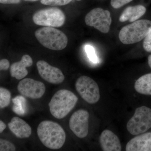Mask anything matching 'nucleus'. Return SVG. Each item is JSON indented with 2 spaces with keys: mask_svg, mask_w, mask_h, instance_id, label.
<instances>
[{
  "mask_svg": "<svg viewBox=\"0 0 151 151\" xmlns=\"http://www.w3.org/2000/svg\"><path fill=\"white\" fill-rule=\"evenodd\" d=\"M37 134L42 143L51 150H58L64 145L66 135L59 124L50 121L41 122L37 127Z\"/></svg>",
  "mask_w": 151,
  "mask_h": 151,
  "instance_id": "f257e3e1",
  "label": "nucleus"
},
{
  "mask_svg": "<svg viewBox=\"0 0 151 151\" xmlns=\"http://www.w3.org/2000/svg\"><path fill=\"white\" fill-rule=\"evenodd\" d=\"M78 100V97L71 91L60 89L55 93L49 103L50 111L56 119H63L72 111Z\"/></svg>",
  "mask_w": 151,
  "mask_h": 151,
  "instance_id": "f03ea898",
  "label": "nucleus"
},
{
  "mask_svg": "<svg viewBox=\"0 0 151 151\" xmlns=\"http://www.w3.org/2000/svg\"><path fill=\"white\" fill-rule=\"evenodd\" d=\"M35 36L42 46L52 50H62L67 46L68 42L65 34L53 27L39 29L35 32Z\"/></svg>",
  "mask_w": 151,
  "mask_h": 151,
  "instance_id": "7ed1b4c3",
  "label": "nucleus"
},
{
  "mask_svg": "<svg viewBox=\"0 0 151 151\" xmlns=\"http://www.w3.org/2000/svg\"><path fill=\"white\" fill-rule=\"evenodd\" d=\"M151 29V21L147 19L136 21L123 27L119 33V38L124 44L137 43L145 39Z\"/></svg>",
  "mask_w": 151,
  "mask_h": 151,
  "instance_id": "20e7f679",
  "label": "nucleus"
},
{
  "mask_svg": "<svg viewBox=\"0 0 151 151\" xmlns=\"http://www.w3.org/2000/svg\"><path fill=\"white\" fill-rule=\"evenodd\" d=\"M151 128V109L145 106L136 109L127 125L128 132L134 136L145 133Z\"/></svg>",
  "mask_w": 151,
  "mask_h": 151,
  "instance_id": "39448f33",
  "label": "nucleus"
},
{
  "mask_svg": "<svg viewBox=\"0 0 151 151\" xmlns=\"http://www.w3.org/2000/svg\"><path fill=\"white\" fill-rule=\"evenodd\" d=\"M32 19L38 25L58 27L64 24L65 17L61 10L53 7L37 11L33 16Z\"/></svg>",
  "mask_w": 151,
  "mask_h": 151,
  "instance_id": "423d86ee",
  "label": "nucleus"
},
{
  "mask_svg": "<svg viewBox=\"0 0 151 151\" xmlns=\"http://www.w3.org/2000/svg\"><path fill=\"white\" fill-rule=\"evenodd\" d=\"M75 88L82 99L89 104H95L100 100L98 84L88 76H82L79 77L76 82Z\"/></svg>",
  "mask_w": 151,
  "mask_h": 151,
  "instance_id": "0eeeda50",
  "label": "nucleus"
},
{
  "mask_svg": "<svg viewBox=\"0 0 151 151\" xmlns=\"http://www.w3.org/2000/svg\"><path fill=\"white\" fill-rule=\"evenodd\" d=\"M85 22L87 25L94 27L103 33H107L110 31L112 18L109 11L97 8L86 15Z\"/></svg>",
  "mask_w": 151,
  "mask_h": 151,
  "instance_id": "6e6552de",
  "label": "nucleus"
},
{
  "mask_svg": "<svg viewBox=\"0 0 151 151\" xmlns=\"http://www.w3.org/2000/svg\"><path fill=\"white\" fill-rule=\"evenodd\" d=\"M89 113L83 109L78 110L72 114L69 122V128L78 137H86L89 132Z\"/></svg>",
  "mask_w": 151,
  "mask_h": 151,
  "instance_id": "1a4fd4ad",
  "label": "nucleus"
},
{
  "mask_svg": "<svg viewBox=\"0 0 151 151\" xmlns=\"http://www.w3.org/2000/svg\"><path fill=\"white\" fill-rule=\"evenodd\" d=\"M18 90L23 96L32 99L41 98L45 92V86L41 81L25 78L19 81Z\"/></svg>",
  "mask_w": 151,
  "mask_h": 151,
  "instance_id": "9d476101",
  "label": "nucleus"
},
{
  "mask_svg": "<svg viewBox=\"0 0 151 151\" xmlns=\"http://www.w3.org/2000/svg\"><path fill=\"white\" fill-rule=\"evenodd\" d=\"M36 65L39 75L49 83L58 84L64 81L65 76L59 68L52 66L42 60L37 61Z\"/></svg>",
  "mask_w": 151,
  "mask_h": 151,
  "instance_id": "9b49d317",
  "label": "nucleus"
},
{
  "mask_svg": "<svg viewBox=\"0 0 151 151\" xmlns=\"http://www.w3.org/2000/svg\"><path fill=\"white\" fill-rule=\"evenodd\" d=\"M101 148L104 151H121L122 145L119 137L112 131L105 130L99 138Z\"/></svg>",
  "mask_w": 151,
  "mask_h": 151,
  "instance_id": "f8f14e48",
  "label": "nucleus"
},
{
  "mask_svg": "<svg viewBox=\"0 0 151 151\" xmlns=\"http://www.w3.org/2000/svg\"><path fill=\"white\" fill-rule=\"evenodd\" d=\"M127 151H151V132L138 135L127 143Z\"/></svg>",
  "mask_w": 151,
  "mask_h": 151,
  "instance_id": "ddd939ff",
  "label": "nucleus"
},
{
  "mask_svg": "<svg viewBox=\"0 0 151 151\" xmlns=\"http://www.w3.org/2000/svg\"><path fill=\"white\" fill-rule=\"evenodd\" d=\"M12 133L17 137L24 139L29 137L32 134V129L29 125L22 119L14 117L8 124Z\"/></svg>",
  "mask_w": 151,
  "mask_h": 151,
  "instance_id": "4468645a",
  "label": "nucleus"
},
{
  "mask_svg": "<svg viewBox=\"0 0 151 151\" xmlns=\"http://www.w3.org/2000/svg\"><path fill=\"white\" fill-rule=\"evenodd\" d=\"M32 58L29 55H24L22 57L20 61L14 63L11 65V76L18 80L23 79L28 73L26 68L32 66Z\"/></svg>",
  "mask_w": 151,
  "mask_h": 151,
  "instance_id": "2eb2a0df",
  "label": "nucleus"
},
{
  "mask_svg": "<svg viewBox=\"0 0 151 151\" xmlns=\"http://www.w3.org/2000/svg\"><path fill=\"white\" fill-rule=\"evenodd\" d=\"M146 12V8L141 5L128 7L120 16L119 21L121 22L129 21L133 22L142 16Z\"/></svg>",
  "mask_w": 151,
  "mask_h": 151,
  "instance_id": "dca6fc26",
  "label": "nucleus"
},
{
  "mask_svg": "<svg viewBox=\"0 0 151 151\" xmlns=\"http://www.w3.org/2000/svg\"><path fill=\"white\" fill-rule=\"evenodd\" d=\"M134 88L140 94L151 95V73L138 78L135 82Z\"/></svg>",
  "mask_w": 151,
  "mask_h": 151,
  "instance_id": "f3484780",
  "label": "nucleus"
},
{
  "mask_svg": "<svg viewBox=\"0 0 151 151\" xmlns=\"http://www.w3.org/2000/svg\"><path fill=\"white\" fill-rule=\"evenodd\" d=\"M14 105L13 111L18 115H23L24 114L25 109V99L22 96H18L12 99Z\"/></svg>",
  "mask_w": 151,
  "mask_h": 151,
  "instance_id": "a211bd4d",
  "label": "nucleus"
},
{
  "mask_svg": "<svg viewBox=\"0 0 151 151\" xmlns=\"http://www.w3.org/2000/svg\"><path fill=\"white\" fill-rule=\"evenodd\" d=\"M11 99L10 92L5 88L0 87V108H4L9 106Z\"/></svg>",
  "mask_w": 151,
  "mask_h": 151,
  "instance_id": "6ab92c4d",
  "label": "nucleus"
},
{
  "mask_svg": "<svg viewBox=\"0 0 151 151\" xmlns=\"http://www.w3.org/2000/svg\"><path fill=\"white\" fill-rule=\"evenodd\" d=\"M72 0H41V3L45 5L64 6L70 3Z\"/></svg>",
  "mask_w": 151,
  "mask_h": 151,
  "instance_id": "aec40b11",
  "label": "nucleus"
},
{
  "mask_svg": "<svg viewBox=\"0 0 151 151\" xmlns=\"http://www.w3.org/2000/svg\"><path fill=\"white\" fill-rule=\"evenodd\" d=\"M16 147L12 143L4 139H0V151H14Z\"/></svg>",
  "mask_w": 151,
  "mask_h": 151,
  "instance_id": "412c9836",
  "label": "nucleus"
},
{
  "mask_svg": "<svg viewBox=\"0 0 151 151\" xmlns=\"http://www.w3.org/2000/svg\"><path fill=\"white\" fill-rule=\"evenodd\" d=\"M85 49L89 60L94 63H97L98 61V58L94 47L91 45H86L85 46Z\"/></svg>",
  "mask_w": 151,
  "mask_h": 151,
  "instance_id": "4be33fe9",
  "label": "nucleus"
},
{
  "mask_svg": "<svg viewBox=\"0 0 151 151\" xmlns=\"http://www.w3.org/2000/svg\"><path fill=\"white\" fill-rule=\"evenodd\" d=\"M133 0H111V5L115 9H118L131 2Z\"/></svg>",
  "mask_w": 151,
  "mask_h": 151,
  "instance_id": "5701e85b",
  "label": "nucleus"
},
{
  "mask_svg": "<svg viewBox=\"0 0 151 151\" xmlns=\"http://www.w3.org/2000/svg\"><path fill=\"white\" fill-rule=\"evenodd\" d=\"M143 47L146 51L151 52V29L143 42Z\"/></svg>",
  "mask_w": 151,
  "mask_h": 151,
  "instance_id": "b1692460",
  "label": "nucleus"
},
{
  "mask_svg": "<svg viewBox=\"0 0 151 151\" xmlns=\"http://www.w3.org/2000/svg\"><path fill=\"white\" fill-rule=\"evenodd\" d=\"M9 61L6 59H3L0 61V70H7L9 67Z\"/></svg>",
  "mask_w": 151,
  "mask_h": 151,
  "instance_id": "393cba45",
  "label": "nucleus"
},
{
  "mask_svg": "<svg viewBox=\"0 0 151 151\" xmlns=\"http://www.w3.org/2000/svg\"><path fill=\"white\" fill-rule=\"evenodd\" d=\"M21 0H0V3L2 4H17Z\"/></svg>",
  "mask_w": 151,
  "mask_h": 151,
  "instance_id": "a878e982",
  "label": "nucleus"
},
{
  "mask_svg": "<svg viewBox=\"0 0 151 151\" xmlns=\"http://www.w3.org/2000/svg\"><path fill=\"white\" fill-rule=\"evenodd\" d=\"M6 126L5 124L3 121L1 120L0 121V133H2L4 130L6 129Z\"/></svg>",
  "mask_w": 151,
  "mask_h": 151,
  "instance_id": "bb28decb",
  "label": "nucleus"
},
{
  "mask_svg": "<svg viewBox=\"0 0 151 151\" xmlns=\"http://www.w3.org/2000/svg\"><path fill=\"white\" fill-rule=\"evenodd\" d=\"M148 63L149 66L151 68V55H149L148 57Z\"/></svg>",
  "mask_w": 151,
  "mask_h": 151,
  "instance_id": "cd10ccee",
  "label": "nucleus"
},
{
  "mask_svg": "<svg viewBox=\"0 0 151 151\" xmlns=\"http://www.w3.org/2000/svg\"><path fill=\"white\" fill-rule=\"evenodd\" d=\"M25 1H37V0H24Z\"/></svg>",
  "mask_w": 151,
  "mask_h": 151,
  "instance_id": "c85d7f7f",
  "label": "nucleus"
},
{
  "mask_svg": "<svg viewBox=\"0 0 151 151\" xmlns=\"http://www.w3.org/2000/svg\"><path fill=\"white\" fill-rule=\"evenodd\" d=\"M76 1H81V0H76Z\"/></svg>",
  "mask_w": 151,
  "mask_h": 151,
  "instance_id": "c756f323",
  "label": "nucleus"
}]
</instances>
